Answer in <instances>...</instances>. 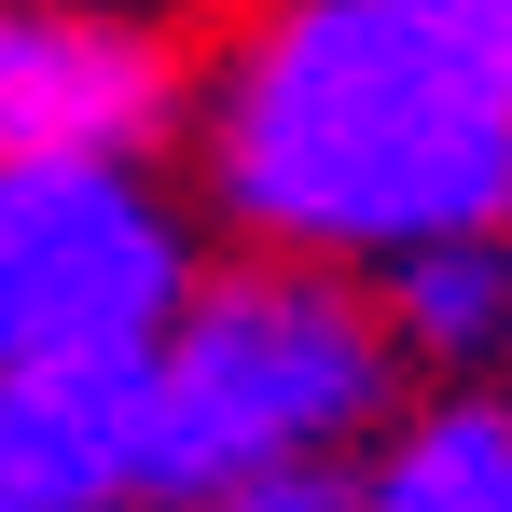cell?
Listing matches in <instances>:
<instances>
[{
	"label": "cell",
	"instance_id": "cell-7",
	"mask_svg": "<svg viewBox=\"0 0 512 512\" xmlns=\"http://www.w3.org/2000/svg\"><path fill=\"white\" fill-rule=\"evenodd\" d=\"M374 319L402 346V374L429 388H499V346H512V236H471V250H416L388 277H360Z\"/></svg>",
	"mask_w": 512,
	"mask_h": 512
},
{
	"label": "cell",
	"instance_id": "cell-6",
	"mask_svg": "<svg viewBox=\"0 0 512 512\" xmlns=\"http://www.w3.org/2000/svg\"><path fill=\"white\" fill-rule=\"evenodd\" d=\"M346 512H512V388H416L346 471Z\"/></svg>",
	"mask_w": 512,
	"mask_h": 512
},
{
	"label": "cell",
	"instance_id": "cell-2",
	"mask_svg": "<svg viewBox=\"0 0 512 512\" xmlns=\"http://www.w3.org/2000/svg\"><path fill=\"white\" fill-rule=\"evenodd\" d=\"M416 402L360 277L208 263L153 346V512H236L277 485H346Z\"/></svg>",
	"mask_w": 512,
	"mask_h": 512
},
{
	"label": "cell",
	"instance_id": "cell-9",
	"mask_svg": "<svg viewBox=\"0 0 512 512\" xmlns=\"http://www.w3.org/2000/svg\"><path fill=\"white\" fill-rule=\"evenodd\" d=\"M499 388H512V346H499Z\"/></svg>",
	"mask_w": 512,
	"mask_h": 512
},
{
	"label": "cell",
	"instance_id": "cell-5",
	"mask_svg": "<svg viewBox=\"0 0 512 512\" xmlns=\"http://www.w3.org/2000/svg\"><path fill=\"white\" fill-rule=\"evenodd\" d=\"M0 512H153V360L0 374Z\"/></svg>",
	"mask_w": 512,
	"mask_h": 512
},
{
	"label": "cell",
	"instance_id": "cell-3",
	"mask_svg": "<svg viewBox=\"0 0 512 512\" xmlns=\"http://www.w3.org/2000/svg\"><path fill=\"white\" fill-rule=\"evenodd\" d=\"M194 208L167 167H14L0 180V374L153 360L194 305Z\"/></svg>",
	"mask_w": 512,
	"mask_h": 512
},
{
	"label": "cell",
	"instance_id": "cell-1",
	"mask_svg": "<svg viewBox=\"0 0 512 512\" xmlns=\"http://www.w3.org/2000/svg\"><path fill=\"white\" fill-rule=\"evenodd\" d=\"M194 194L250 263L512 236V0H277L194 56Z\"/></svg>",
	"mask_w": 512,
	"mask_h": 512
},
{
	"label": "cell",
	"instance_id": "cell-8",
	"mask_svg": "<svg viewBox=\"0 0 512 512\" xmlns=\"http://www.w3.org/2000/svg\"><path fill=\"white\" fill-rule=\"evenodd\" d=\"M236 512H346V485H277V499H236Z\"/></svg>",
	"mask_w": 512,
	"mask_h": 512
},
{
	"label": "cell",
	"instance_id": "cell-4",
	"mask_svg": "<svg viewBox=\"0 0 512 512\" xmlns=\"http://www.w3.org/2000/svg\"><path fill=\"white\" fill-rule=\"evenodd\" d=\"M194 56L153 14L0 0V180L14 167H167L194 139Z\"/></svg>",
	"mask_w": 512,
	"mask_h": 512
}]
</instances>
